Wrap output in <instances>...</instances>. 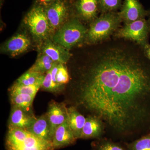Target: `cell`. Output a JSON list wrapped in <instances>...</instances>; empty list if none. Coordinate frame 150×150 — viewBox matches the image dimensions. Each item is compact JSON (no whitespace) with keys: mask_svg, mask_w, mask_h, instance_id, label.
<instances>
[{"mask_svg":"<svg viewBox=\"0 0 150 150\" xmlns=\"http://www.w3.org/2000/svg\"><path fill=\"white\" fill-rule=\"evenodd\" d=\"M7 150H54L52 142L43 139L25 129L8 127Z\"/></svg>","mask_w":150,"mask_h":150,"instance_id":"obj_4","label":"cell"},{"mask_svg":"<svg viewBox=\"0 0 150 150\" xmlns=\"http://www.w3.org/2000/svg\"><path fill=\"white\" fill-rule=\"evenodd\" d=\"M123 1V0H100V13L119 11L122 6Z\"/></svg>","mask_w":150,"mask_h":150,"instance_id":"obj_24","label":"cell"},{"mask_svg":"<svg viewBox=\"0 0 150 150\" xmlns=\"http://www.w3.org/2000/svg\"><path fill=\"white\" fill-rule=\"evenodd\" d=\"M31 110H26L12 105L8 121V127L27 129L37 119Z\"/></svg>","mask_w":150,"mask_h":150,"instance_id":"obj_10","label":"cell"},{"mask_svg":"<svg viewBox=\"0 0 150 150\" xmlns=\"http://www.w3.org/2000/svg\"><path fill=\"white\" fill-rule=\"evenodd\" d=\"M71 0H54L45 7L51 33L57 31L74 15Z\"/></svg>","mask_w":150,"mask_h":150,"instance_id":"obj_7","label":"cell"},{"mask_svg":"<svg viewBox=\"0 0 150 150\" xmlns=\"http://www.w3.org/2000/svg\"><path fill=\"white\" fill-rule=\"evenodd\" d=\"M41 50L42 53L49 56L54 62L60 64H66L73 56L69 50L48 39L44 40Z\"/></svg>","mask_w":150,"mask_h":150,"instance_id":"obj_12","label":"cell"},{"mask_svg":"<svg viewBox=\"0 0 150 150\" xmlns=\"http://www.w3.org/2000/svg\"><path fill=\"white\" fill-rule=\"evenodd\" d=\"M88 28L75 15L56 31L52 38L67 50L85 45Z\"/></svg>","mask_w":150,"mask_h":150,"instance_id":"obj_3","label":"cell"},{"mask_svg":"<svg viewBox=\"0 0 150 150\" xmlns=\"http://www.w3.org/2000/svg\"><path fill=\"white\" fill-rule=\"evenodd\" d=\"M142 50L144 55L147 59L150 61V44L149 43L146 44L144 46L142 47Z\"/></svg>","mask_w":150,"mask_h":150,"instance_id":"obj_27","label":"cell"},{"mask_svg":"<svg viewBox=\"0 0 150 150\" xmlns=\"http://www.w3.org/2000/svg\"><path fill=\"white\" fill-rule=\"evenodd\" d=\"M11 103L26 110H30L35 96L24 93H10Z\"/></svg>","mask_w":150,"mask_h":150,"instance_id":"obj_21","label":"cell"},{"mask_svg":"<svg viewBox=\"0 0 150 150\" xmlns=\"http://www.w3.org/2000/svg\"><path fill=\"white\" fill-rule=\"evenodd\" d=\"M45 75L43 74L36 83L32 85H20L14 83L9 89L10 93H24L35 96L42 86Z\"/></svg>","mask_w":150,"mask_h":150,"instance_id":"obj_18","label":"cell"},{"mask_svg":"<svg viewBox=\"0 0 150 150\" xmlns=\"http://www.w3.org/2000/svg\"><path fill=\"white\" fill-rule=\"evenodd\" d=\"M30 40L27 35L18 33L11 38L3 45L2 51L11 56H16L24 53L30 46Z\"/></svg>","mask_w":150,"mask_h":150,"instance_id":"obj_13","label":"cell"},{"mask_svg":"<svg viewBox=\"0 0 150 150\" xmlns=\"http://www.w3.org/2000/svg\"><path fill=\"white\" fill-rule=\"evenodd\" d=\"M46 113L50 123L51 134L53 137L56 129L68 120V108L66 107L64 103L51 100Z\"/></svg>","mask_w":150,"mask_h":150,"instance_id":"obj_11","label":"cell"},{"mask_svg":"<svg viewBox=\"0 0 150 150\" xmlns=\"http://www.w3.org/2000/svg\"><path fill=\"white\" fill-rule=\"evenodd\" d=\"M147 18L148 20L149 21L150 24V9L148 10V14L147 17Z\"/></svg>","mask_w":150,"mask_h":150,"instance_id":"obj_29","label":"cell"},{"mask_svg":"<svg viewBox=\"0 0 150 150\" xmlns=\"http://www.w3.org/2000/svg\"><path fill=\"white\" fill-rule=\"evenodd\" d=\"M42 75L40 73L28 70L18 78L14 83L20 85H32L37 82Z\"/></svg>","mask_w":150,"mask_h":150,"instance_id":"obj_23","label":"cell"},{"mask_svg":"<svg viewBox=\"0 0 150 150\" xmlns=\"http://www.w3.org/2000/svg\"><path fill=\"white\" fill-rule=\"evenodd\" d=\"M122 23L118 11L100 13L89 24L85 45L98 44L110 39Z\"/></svg>","mask_w":150,"mask_h":150,"instance_id":"obj_2","label":"cell"},{"mask_svg":"<svg viewBox=\"0 0 150 150\" xmlns=\"http://www.w3.org/2000/svg\"><path fill=\"white\" fill-rule=\"evenodd\" d=\"M68 121L76 139H80L86 118L75 106L68 108Z\"/></svg>","mask_w":150,"mask_h":150,"instance_id":"obj_17","label":"cell"},{"mask_svg":"<svg viewBox=\"0 0 150 150\" xmlns=\"http://www.w3.org/2000/svg\"><path fill=\"white\" fill-rule=\"evenodd\" d=\"M37 1L38 4L45 7L53 2L54 0H37Z\"/></svg>","mask_w":150,"mask_h":150,"instance_id":"obj_28","label":"cell"},{"mask_svg":"<svg viewBox=\"0 0 150 150\" xmlns=\"http://www.w3.org/2000/svg\"><path fill=\"white\" fill-rule=\"evenodd\" d=\"M76 140L67 120L56 129L53 136L52 144L55 149L71 144Z\"/></svg>","mask_w":150,"mask_h":150,"instance_id":"obj_14","label":"cell"},{"mask_svg":"<svg viewBox=\"0 0 150 150\" xmlns=\"http://www.w3.org/2000/svg\"><path fill=\"white\" fill-rule=\"evenodd\" d=\"M150 24L147 19L139 20L123 24L116 30L112 37L130 40L141 47L149 43Z\"/></svg>","mask_w":150,"mask_h":150,"instance_id":"obj_6","label":"cell"},{"mask_svg":"<svg viewBox=\"0 0 150 150\" xmlns=\"http://www.w3.org/2000/svg\"><path fill=\"white\" fill-rule=\"evenodd\" d=\"M55 63L50 57L42 53L38 57L35 64L29 70L43 74L51 70Z\"/></svg>","mask_w":150,"mask_h":150,"instance_id":"obj_20","label":"cell"},{"mask_svg":"<svg viewBox=\"0 0 150 150\" xmlns=\"http://www.w3.org/2000/svg\"><path fill=\"white\" fill-rule=\"evenodd\" d=\"M64 85L56 83L53 81L51 70L46 73L41 88L45 91L52 93H59L64 89Z\"/></svg>","mask_w":150,"mask_h":150,"instance_id":"obj_22","label":"cell"},{"mask_svg":"<svg viewBox=\"0 0 150 150\" xmlns=\"http://www.w3.org/2000/svg\"><path fill=\"white\" fill-rule=\"evenodd\" d=\"M105 131L104 123L99 118L88 115L81 134L80 139L96 138L101 137Z\"/></svg>","mask_w":150,"mask_h":150,"instance_id":"obj_15","label":"cell"},{"mask_svg":"<svg viewBox=\"0 0 150 150\" xmlns=\"http://www.w3.org/2000/svg\"><path fill=\"white\" fill-rule=\"evenodd\" d=\"M24 21L35 39L44 41L48 39L51 29L43 6L35 4L25 15Z\"/></svg>","mask_w":150,"mask_h":150,"instance_id":"obj_5","label":"cell"},{"mask_svg":"<svg viewBox=\"0 0 150 150\" xmlns=\"http://www.w3.org/2000/svg\"><path fill=\"white\" fill-rule=\"evenodd\" d=\"M96 150H124L123 148L115 143L104 141L101 142L98 146Z\"/></svg>","mask_w":150,"mask_h":150,"instance_id":"obj_26","label":"cell"},{"mask_svg":"<svg viewBox=\"0 0 150 150\" xmlns=\"http://www.w3.org/2000/svg\"><path fill=\"white\" fill-rule=\"evenodd\" d=\"M26 130L43 139L52 142L51 126L46 113L37 118L32 126Z\"/></svg>","mask_w":150,"mask_h":150,"instance_id":"obj_16","label":"cell"},{"mask_svg":"<svg viewBox=\"0 0 150 150\" xmlns=\"http://www.w3.org/2000/svg\"><path fill=\"white\" fill-rule=\"evenodd\" d=\"M88 46L77 69V104L105 131L126 136L150 130V61L142 47L113 37Z\"/></svg>","mask_w":150,"mask_h":150,"instance_id":"obj_1","label":"cell"},{"mask_svg":"<svg viewBox=\"0 0 150 150\" xmlns=\"http://www.w3.org/2000/svg\"><path fill=\"white\" fill-rule=\"evenodd\" d=\"M51 71L53 81L56 83L64 85L69 82V75L64 64L55 63Z\"/></svg>","mask_w":150,"mask_h":150,"instance_id":"obj_19","label":"cell"},{"mask_svg":"<svg viewBox=\"0 0 150 150\" xmlns=\"http://www.w3.org/2000/svg\"><path fill=\"white\" fill-rule=\"evenodd\" d=\"M118 13L123 24H127L146 18L148 10L145 9L139 0H123Z\"/></svg>","mask_w":150,"mask_h":150,"instance_id":"obj_9","label":"cell"},{"mask_svg":"<svg viewBox=\"0 0 150 150\" xmlns=\"http://www.w3.org/2000/svg\"><path fill=\"white\" fill-rule=\"evenodd\" d=\"M73 6L75 16L89 24L100 13V0H74Z\"/></svg>","mask_w":150,"mask_h":150,"instance_id":"obj_8","label":"cell"},{"mask_svg":"<svg viewBox=\"0 0 150 150\" xmlns=\"http://www.w3.org/2000/svg\"><path fill=\"white\" fill-rule=\"evenodd\" d=\"M129 148L131 150H150V134L135 141Z\"/></svg>","mask_w":150,"mask_h":150,"instance_id":"obj_25","label":"cell"}]
</instances>
